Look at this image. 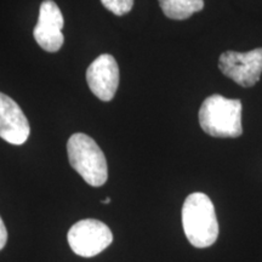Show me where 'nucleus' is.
Segmentation results:
<instances>
[{"mask_svg":"<svg viewBox=\"0 0 262 262\" xmlns=\"http://www.w3.org/2000/svg\"><path fill=\"white\" fill-rule=\"evenodd\" d=\"M199 124L210 136H241L243 134L241 100H231L221 95L205 98L199 110Z\"/></svg>","mask_w":262,"mask_h":262,"instance_id":"nucleus-2","label":"nucleus"},{"mask_svg":"<svg viewBox=\"0 0 262 262\" xmlns=\"http://www.w3.org/2000/svg\"><path fill=\"white\" fill-rule=\"evenodd\" d=\"M182 226L193 247L204 249L215 243L219 237V222L208 195L195 192L186 198L182 206Z\"/></svg>","mask_w":262,"mask_h":262,"instance_id":"nucleus-1","label":"nucleus"},{"mask_svg":"<svg viewBox=\"0 0 262 262\" xmlns=\"http://www.w3.org/2000/svg\"><path fill=\"white\" fill-rule=\"evenodd\" d=\"M67 153L71 166L85 182L93 187H101L106 183L107 160L94 139L81 133L73 134L67 142Z\"/></svg>","mask_w":262,"mask_h":262,"instance_id":"nucleus-3","label":"nucleus"},{"mask_svg":"<svg viewBox=\"0 0 262 262\" xmlns=\"http://www.w3.org/2000/svg\"><path fill=\"white\" fill-rule=\"evenodd\" d=\"M219 68L242 86H254L262 74V48L249 52L226 51L219 60Z\"/></svg>","mask_w":262,"mask_h":262,"instance_id":"nucleus-5","label":"nucleus"},{"mask_svg":"<svg viewBox=\"0 0 262 262\" xmlns=\"http://www.w3.org/2000/svg\"><path fill=\"white\" fill-rule=\"evenodd\" d=\"M31 134L24 111L8 95L0 93V137L11 145H24Z\"/></svg>","mask_w":262,"mask_h":262,"instance_id":"nucleus-8","label":"nucleus"},{"mask_svg":"<svg viewBox=\"0 0 262 262\" xmlns=\"http://www.w3.org/2000/svg\"><path fill=\"white\" fill-rule=\"evenodd\" d=\"M64 21L60 8L54 0H44L39 9L38 24L33 29V37L41 49L48 52H57L64 41Z\"/></svg>","mask_w":262,"mask_h":262,"instance_id":"nucleus-6","label":"nucleus"},{"mask_svg":"<svg viewBox=\"0 0 262 262\" xmlns=\"http://www.w3.org/2000/svg\"><path fill=\"white\" fill-rule=\"evenodd\" d=\"M164 15L172 19H186L204 8V0H158Z\"/></svg>","mask_w":262,"mask_h":262,"instance_id":"nucleus-9","label":"nucleus"},{"mask_svg":"<svg viewBox=\"0 0 262 262\" xmlns=\"http://www.w3.org/2000/svg\"><path fill=\"white\" fill-rule=\"evenodd\" d=\"M101 3L108 11L117 16L127 14L134 6V0H101Z\"/></svg>","mask_w":262,"mask_h":262,"instance_id":"nucleus-10","label":"nucleus"},{"mask_svg":"<svg viewBox=\"0 0 262 262\" xmlns=\"http://www.w3.org/2000/svg\"><path fill=\"white\" fill-rule=\"evenodd\" d=\"M86 81L98 100L108 102L114 97L119 85V67L112 55H100L86 70Z\"/></svg>","mask_w":262,"mask_h":262,"instance_id":"nucleus-7","label":"nucleus"},{"mask_svg":"<svg viewBox=\"0 0 262 262\" xmlns=\"http://www.w3.org/2000/svg\"><path fill=\"white\" fill-rule=\"evenodd\" d=\"M68 243L74 254L83 257H93L113 242L110 227L95 219H85L72 226L67 234Z\"/></svg>","mask_w":262,"mask_h":262,"instance_id":"nucleus-4","label":"nucleus"},{"mask_svg":"<svg viewBox=\"0 0 262 262\" xmlns=\"http://www.w3.org/2000/svg\"><path fill=\"white\" fill-rule=\"evenodd\" d=\"M6 241H8V231H6L3 219L0 217V250L5 247Z\"/></svg>","mask_w":262,"mask_h":262,"instance_id":"nucleus-11","label":"nucleus"},{"mask_svg":"<svg viewBox=\"0 0 262 262\" xmlns=\"http://www.w3.org/2000/svg\"><path fill=\"white\" fill-rule=\"evenodd\" d=\"M102 203H103V204H110V203H111V198H106V199H103Z\"/></svg>","mask_w":262,"mask_h":262,"instance_id":"nucleus-12","label":"nucleus"}]
</instances>
